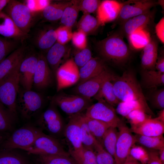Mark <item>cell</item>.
Masks as SVG:
<instances>
[{"label":"cell","mask_w":164,"mask_h":164,"mask_svg":"<svg viewBox=\"0 0 164 164\" xmlns=\"http://www.w3.org/2000/svg\"><path fill=\"white\" fill-rule=\"evenodd\" d=\"M111 82L115 94L120 102L136 101L149 108L133 70H127L121 76L115 75Z\"/></svg>","instance_id":"6da1fadb"},{"label":"cell","mask_w":164,"mask_h":164,"mask_svg":"<svg viewBox=\"0 0 164 164\" xmlns=\"http://www.w3.org/2000/svg\"><path fill=\"white\" fill-rule=\"evenodd\" d=\"M123 37L120 33H115L97 42V50L103 60L116 65L127 62L131 51Z\"/></svg>","instance_id":"7a4b0ae2"},{"label":"cell","mask_w":164,"mask_h":164,"mask_svg":"<svg viewBox=\"0 0 164 164\" xmlns=\"http://www.w3.org/2000/svg\"><path fill=\"white\" fill-rule=\"evenodd\" d=\"M43 132L38 127L27 125L16 130L0 145V149L24 150Z\"/></svg>","instance_id":"3957f363"},{"label":"cell","mask_w":164,"mask_h":164,"mask_svg":"<svg viewBox=\"0 0 164 164\" xmlns=\"http://www.w3.org/2000/svg\"><path fill=\"white\" fill-rule=\"evenodd\" d=\"M19 65L0 83V102L16 118V101L19 89Z\"/></svg>","instance_id":"277c9868"},{"label":"cell","mask_w":164,"mask_h":164,"mask_svg":"<svg viewBox=\"0 0 164 164\" xmlns=\"http://www.w3.org/2000/svg\"><path fill=\"white\" fill-rule=\"evenodd\" d=\"M43 102L39 93L31 90L19 89L16 101L17 110L23 118L29 119L41 110Z\"/></svg>","instance_id":"5b68a950"},{"label":"cell","mask_w":164,"mask_h":164,"mask_svg":"<svg viewBox=\"0 0 164 164\" xmlns=\"http://www.w3.org/2000/svg\"><path fill=\"white\" fill-rule=\"evenodd\" d=\"M51 104L39 117L36 124L43 131H46L49 135L58 139L63 136L66 125L55 105Z\"/></svg>","instance_id":"8992f818"},{"label":"cell","mask_w":164,"mask_h":164,"mask_svg":"<svg viewBox=\"0 0 164 164\" xmlns=\"http://www.w3.org/2000/svg\"><path fill=\"white\" fill-rule=\"evenodd\" d=\"M3 11L22 32L28 34L32 24L33 15L25 4L10 0Z\"/></svg>","instance_id":"52a82bcc"},{"label":"cell","mask_w":164,"mask_h":164,"mask_svg":"<svg viewBox=\"0 0 164 164\" xmlns=\"http://www.w3.org/2000/svg\"><path fill=\"white\" fill-rule=\"evenodd\" d=\"M25 151L29 154L70 156L64 149L58 139L43 132Z\"/></svg>","instance_id":"ba28073f"},{"label":"cell","mask_w":164,"mask_h":164,"mask_svg":"<svg viewBox=\"0 0 164 164\" xmlns=\"http://www.w3.org/2000/svg\"><path fill=\"white\" fill-rule=\"evenodd\" d=\"M52 103L70 116L82 113L92 104L91 99L78 95L63 93L54 96Z\"/></svg>","instance_id":"9c48e42d"},{"label":"cell","mask_w":164,"mask_h":164,"mask_svg":"<svg viewBox=\"0 0 164 164\" xmlns=\"http://www.w3.org/2000/svg\"><path fill=\"white\" fill-rule=\"evenodd\" d=\"M85 115L103 121L111 127L118 128L122 121L117 116L114 107L103 100L92 104L86 110Z\"/></svg>","instance_id":"30bf717a"},{"label":"cell","mask_w":164,"mask_h":164,"mask_svg":"<svg viewBox=\"0 0 164 164\" xmlns=\"http://www.w3.org/2000/svg\"><path fill=\"white\" fill-rule=\"evenodd\" d=\"M117 128L118 135L114 158L116 164H123L129 155L131 148L136 143V138L123 121Z\"/></svg>","instance_id":"8fae6325"},{"label":"cell","mask_w":164,"mask_h":164,"mask_svg":"<svg viewBox=\"0 0 164 164\" xmlns=\"http://www.w3.org/2000/svg\"><path fill=\"white\" fill-rule=\"evenodd\" d=\"M158 4V2L152 0H129L121 3L116 24L120 25L131 18L149 12Z\"/></svg>","instance_id":"7c38bea8"},{"label":"cell","mask_w":164,"mask_h":164,"mask_svg":"<svg viewBox=\"0 0 164 164\" xmlns=\"http://www.w3.org/2000/svg\"><path fill=\"white\" fill-rule=\"evenodd\" d=\"M115 75L107 67L101 73L84 82L73 88L75 94L91 99L97 93L103 83L112 79Z\"/></svg>","instance_id":"4fadbf2b"},{"label":"cell","mask_w":164,"mask_h":164,"mask_svg":"<svg viewBox=\"0 0 164 164\" xmlns=\"http://www.w3.org/2000/svg\"><path fill=\"white\" fill-rule=\"evenodd\" d=\"M55 74L57 80V91H59L78 81L79 69L73 59H70L60 66Z\"/></svg>","instance_id":"5bb4252c"},{"label":"cell","mask_w":164,"mask_h":164,"mask_svg":"<svg viewBox=\"0 0 164 164\" xmlns=\"http://www.w3.org/2000/svg\"><path fill=\"white\" fill-rule=\"evenodd\" d=\"M38 60V54L32 53L25 56L21 61L19 69V84L23 89L31 90Z\"/></svg>","instance_id":"9a60e30c"},{"label":"cell","mask_w":164,"mask_h":164,"mask_svg":"<svg viewBox=\"0 0 164 164\" xmlns=\"http://www.w3.org/2000/svg\"><path fill=\"white\" fill-rule=\"evenodd\" d=\"M53 74L45 56L42 53L38 54V60L33 77V85L38 90L45 88L52 83Z\"/></svg>","instance_id":"2e32d148"},{"label":"cell","mask_w":164,"mask_h":164,"mask_svg":"<svg viewBox=\"0 0 164 164\" xmlns=\"http://www.w3.org/2000/svg\"><path fill=\"white\" fill-rule=\"evenodd\" d=\"M79 113L70 116L63 133V136L68 143L69 149L74 151L80 150L83 148L81 139Z\"/></svg>","instance_id":"e0dca14e"},{"label":"cell","mask_w":164,"mask_h":164,"mask_svg":"<svg viewBox=\"0 0 164 164\" xmlns=\"http://www.w3.org/2000/svg\"><path fill=\"white\" fill-rule=\"evenodd\" d=\"M121 3L115 0L101 1L97 10V18L101 25L115 21L119 14Z\"/></svg>","instance_id":"ac0fdd59"},{"label":"cell","mask_w":164,"mask_h":164,"mask_svg":"<svg viewBox=\"0 0 164 164\" xmlns=\"http://www.w3.org/2000/svg\"><path fill=\"white\" fill-rule=\"evenodd\" d=\"M154 13L150 11L145 13L131 18L120 25V33L128 37L136 30L145 28L153 20Z\"/></svg>","instance_id":"d6986e66"},{"label":"cell","mask_w":164,"mask_h":164,"mask_svg":"<svg viewBox=\"0 0 164 164\" xmlns=\"http://www.w3.org/2000/svg\"><path fill=\"white\" fill-rule=\"evenodd\" d=\"M132 132L147 136H158L163 135L164 132V123L155 118L146 119L136 125H131Z\"/></svg>","instance_id":"ffe728a7"},{"label":"cell","mask_w":164,"mask_h":164,"mask_svg":"<svg viewBox=\"0 0 164 164\" xmlns=\"http://www.w3.org/2000/svg\"><path fill=\"white\" fill-rule=\"evenodd\" d=\"M25 54V48H19L0 63V83L20 64Z\"/></svg>","instance_id":"44dd1931"},{"label":"cell","mask_w":164,"mask_h":164,"mask_svg":"<svg viewBox=\"0 0 164 164\" xmlns=\"http://www.w3.org/2000/svg\"><path fill=\"white\" fill-rule=\"evenodd\" d=\"M0 35L3 37L16 40L23 39L28 34L22 32L5 12H0Z\"/></svg>","instance_id":"7402d4cb"},{"label":"cell","mask_w":164,"mask_h":164,"mask_svg":"<svg viewBox=\"0 0 164 164\" xmlns=\"http://www.w3.org/2000/svg\"><path fill=\"white\" fill-rule=\"evenodd\" d=\"M104 61L98 57H92L88 62L79 69V79L77 84L101 73L107 67Z\"/></svg>","instance_id":"603a6c76"},{"label":"cell","mask_w":164,"mask_h":164,"mask_svg":"<svg viewBox=\"0 0 164 164\" xmlns=\"http://www.w3.org/2000/svg\"><path fill=\"white\" fill-rule=\"evenodd\" d=\"M158 43L155 38L151 39L143 48L141 60L142 69L155 70V65L158 56Z\"/></svg>","instance_id":"cb8c5ba5"},{"label":"cell","mask_w":164,"mask_h":164,"mask_svg":"<svg viewBox=\"0 0 164 164\" xmlns=\"http://www.w3.org/2000/svg\"><path fill=\"white\" fill-rule=\"evenodd\" d=\"M67 48L65 45L56 42L47 51L46 58L54 74H55L63 59L67 55Z\"/></svg>","instance_id":"d4e9b609"},{"label":"cell","mask_w":164,"mask_h":164,"mask_svg":"<svg viewBox=\"0 0 164 164\" xmlns=\"http://www.w3.org/2000/svg\"><path fill=\"white\" fill-rule=\"evenodd\" d=\"M140 84L142 88L149 90L164 85V73L156 70L142 69Z\"/></svg>","instance_id":"484cf974"},{"label":"cell","mask_w":164,"mask_h":164,"mask_svg":"<svg viewBox=\"0 0 164 164\" xmlns=\"http://www.w3.org/2000/svg\"><path fill=\"white\" fill-rule=\"evenodd\" d=\"M113 78L106 80L103 83L94 97L97 101L103 100L114 107L117 106L120 101L116 96L114 91L111 82Z\"/></svg>","instance_id":"4316f807"},{"label":"cell","mask_w":164,"mask_h":164,"mask_svg":"<svg viewBox=\"0 0 164 164\" xmlns=\"http://www.w3.org/2000/svg\"><path fill=\"white\" fill-rule=\"evenodd\" d=\"M56 35L55 30L50 29L40 31L37 35L35 43L40 50H48L56 42Z\"/></svg>","instance_id":"83f0119b"},{"label":"cell","mask_w":164,"mask_h":164,"mask_svg":"<svg viewBox=\"0 0 164 164\" xmlns=\"http://www.w3.org/2000/svg\"><path fill=\"white\" fill-rule=\"evenodd\" d=\"M127 37L131 47L135 50L143 48L150 41L149 32L145 28L136 30Z\"/></svg>","instance_id":"f1b7e54d"},{"label":"cell","mask_w":164,"mask_h":164,"mask_svg":"<svg viewBox=\"0 0 164 164\" xmlns=\"http://www.w3.org/2000/svg\"><path fill=\"white\" fill-rule=\"evenodd\" d=\"M79 121L80 136L83 146L93 151L95 145L98 141L91 133L84 118V114L79 113Z\"/></svg>","instance_id":"f546056e"},{"label":"cell","mask_w":164,"mask_h":164,"mask_svg":"<svg viewBox=\"0 0 164 164\" xmlns=\"http://www.w3.org/2000/svg\"><path fill=\"white\" fill-rule=\"evenodd\" d=\"M70 3V1L50 3L42 11L43 15L50 21L60 19L64 10Z\"/></svg>","instance_id":"4dcf8cb0"},{"label":"cell","mask_w":164,"mask_h":164,"mask_svg":"<svg viewBox=\"0 0 164 164\" xmlns=\"http://www.w3.org/2000/svg\"><path fill=\"white\" fill-rule=\"evenodd\" d=\"M115 110L117 113L125 117L132 111L137 110L143 111L152 116L155 115L150 108H147L136 101L120 102Z\"/></svg>","instance_id":"1f68e13d"},{"label":"cell","mask_w":164,"mask_h":164,"mask_svg":"<svg viewBox=\"0 0 164 164\" xmlns=\"http://www.w3.org/2000/svg\"><path fill=\"white\" fill-rule=\"evenodd\" d=\"M68 152L77 164H98L94 151L84 147L78 151L69 149Z\"/></svg>","instance_id":"d6a6232c"},{"label":"cell","mask_w":164,"mask_h":164,"mask_svg":"<svg viewBox=\"0 0 164 164\" xmlns=\"http://www.w3.org/2000/svg\"><path fill=\"white\" fill-rule=\"evenodd\" d=\"M15 149H0V164H29L26 158Z\"/></svg>","instance_id":"836d02e7"},{"label":"cell","mask_w":164,"mask_h":164,"mask_svg":"<svg viewBox=\"0 0 164 164\" xmlns=\"http://www.w3.org/2000/svg\"><path fill=\"white\" fill-rule=\"evenodd\" d=\"M84 117L91 133L96 140L101 143L104 135L111 126L103 121L88 118L84 114Z\"/></svg>","instance_id":"e575fe53"},{"label":"cell","mask_w":164,"mask_h":164,"mask_svg":"<svg viewBox=\"0 0 164 164\" xmlns=\"http://www.w3.org/2000/svg\"><path fill=\"white\" fill-rule=\"evenodd\" d=\"M136 143L149 149L159 150L164 147L163 135L147 136L138 134L135 135Z\"/></svg>","instance_id":"d590c367"},{"label":"cell","mask_w":164,"mask_h":164,"mask_svg":"<svg viewBox=\"0 0 164 164\" xmlns=\"http://www.w3.org/2000/svg\"><path fill=\"white\" fill-rule=\"evenodd\" d=\"M79 11L76 0L70 1L65 8L60 19L62 26L72 28L75 23Z\"/></svg>","instance_id":"8d00e7d4"},{"label":"cell","mask_w":164,"mask_h":164,"mask_svg":"<svg viewBox=\"0 0 164 164\" xmlns=\"http://www.w3.org/2000/svg\"><path fill=\"white\" fill-rule=\"evenodd\" d=\"M101 25L97 18L90 14L84 13L78 22L77 26L78 30L87 35L94 32Z\"/></svg>","instance_id":"74e56055"},{"label":"cell","mask_w":164,"mask_h":164,"mask_svg":"<svg viewBox=\"0 0 164 164\" xmlns=\"http://www.w3.org/2000/svg\"><path fill=\"white\" fill-rule=\"evenodd\" d=\"M118 135L117 128L110 127L104 135L101 143L104 148L114 157Z\"/></svg>","instance_id":"f35d334b"},{"label":"cell","mask_w":164,"mask_h":164,"mask_svg":"<svg viewBox=\"0 0 164 164\" xmlns=\"http://www.w3.org/2000/svg\"><path fill=\"white\" fill-rule=\"evenodd\" d=\"M16 118L0 102V132H7L12 130Z\"/></svg>","instance_id":"ab89813d"},{"label":"cell","mask_w":164,"mask_h":164,"mask_svg":"<svg viewBox=\"0 0 164 164\" xmlns=\"http://www.w3.org/2000/svg\"><path fill=\"white\" fill-rule=\"evenodd\" d=\"M146 96L151 105L154 108L161 110L164 109V89L155 88L149 90Z\"/></svg>","instance_id":"60d3db41"},{"label":"cell","mask_w":164,"mask_h":164,"mask_svg":"<svg viewBox=\"0 0 164 164\" xmlns=\"http://www.w3.org/2000/svg\"><path fill=\"white\" fill-rule=\"evenodd\" d=\"M39 164H77L70 156L59 155H39Z\"/></svg>","instance_id":"b9f144b4"},{"label":"cell","mask_w":164,"mask_h":164,"mask_svg":"<svg viewBox=\"0 0 164 164\" xmlns=\"http://www.w3.org/2000/svg\"><path fill=\"white\" fill-rule=\"evenodd\" d=\"M93 151L98 164H116L113 156L104 148L99 142L96 143Z\"/></svg>","instance_id":"7bdbcfd3"},{"label":"cell","mask_w":164,"mask_h":164,"mask_svg":"<svg viewBox=\"0 0 164 164\" xmlns=\"http://www.w3.org/2000/svg\"><path fill=\"white\" fill-rule=\"evenodd\" d=\"M16 45L12 39L0 36V63L15 50Z\"/></svg>","instance_id":"ee69618b"},{"label":"cell","mask_w":164,"mask_h":164,"mask_svg":"<svg viewBox=\"0 0 164 164\" xmlns=\"http://www.w3.org/2000/svg\"><path fill=\"white\" fill-rule=\"evenodd\" d=\"M129 155L141 164H147L149 160L148 150L141 145H133L131 149Z\"/></svg>","instance_id":"f6af8a7d"},{"label":"cell","mask_w":164,"mask_h":164,"mask_svg":"<svg viewBox=\"0 0 164 164\" xmlns=\"http://www.w3.org/2000/svg\"><path fill=\"white\" fill-rule=\"evenodd\" d=\"M79 11L90 14L97 11L101 1L98 0H76Z\"/></svg>","instance_id":"bcb514c9"},{"label":"cell","mask_w":164,"mask_h":164,"mask_svg":"<svg viewBox=\"0 0 164 164\" xmlns=\"http://www.w3.org/2000/svg\"><path fill=\"white\" fill-rule=\"evenodd\" d=\"M57 39L56 42L65 45L71 40L73 32L72 28L62 26L55 29Z\"/></svg>","instance_id":"7dc6e473"},{"label":"cell","mask_w":164,"mask_h":164,"mask_svg":"<svg viewBox=\"0 0 164 164\" xmlns=\"http://www.w3.org/2000/svg\"><path fill=\"white\" fill-rule=\"evenodd\" d=\"M125 118L127 119L131 125H134L139 124L146 119L152 118V116L143 111L137 110L130 112Z\"/></svg>","instance_id":"c3c4849f"},{"label":"cell","mask_w":164,"mask_h":164,"mask_svg":"<svg viewBox=\"0 0 164 164\" xmlns=\"http://www.w3.org/2000/svg\"><path fill=\"white\" fill-rule=\"evenodd\" d=\"M92 58L91 51L89 49L86 48L80 50V51L77 53L73 60L75 64L79 69Z\"/></svg>","instance_id":"681fc988"},{"label":"cell","mask_w":164,"mask_h":164,"mask_svg":"<svg viewBox=\"0 0 164 164\" xmlns=\"http://www.w3.org/2000/svg\"><path fill=\"white\" fill-rule=\"evenodd\" d=\"M87 35L78 30L73 32L71 40L73 45L80 50L87 48Z\"/></svg>","instance_id":"f907efd6"},{"label":"cell","mask_w":164,"mask_h":164,"mask_svg":"<svg viewBox=\"0 0 164 164\" xmlns=\"http://www.w3.org/2000/svg\"><path fill=\"white\" fill-rule=\"evenodd\" d=\"M157 36L161 42L164 43V18H162L156 25L155 27Z\"/></svg>","instance_id":"816d5d0a"},{"label":"cell","mask_w":164,"mask_h":164,"mask_svg":"<svg viewBox=\"0 0 164 164\" xmlns=\"http://www.w3.org/2000/svg\"><path fill=\"white\" fill-rule=\"evenodd\" d=\"M147 150L149 155V160L147 164H163L159 159L158 150Z\"/></svg>","instance_id":"f5cc1de1"},{"label":"cell","mask_w":164,"mask_h":164,"mask_svg":"<svg viewBox=\"0 0 164 164\" xmlns=\"http://www.w3.org/2000/svg\"><path fill=\"white\" fill-rule=\"evenodd\" d=\"M155 70L160 72L164 73V54L158 56L155 65Z\"/></svg>","instance_id":"db71d44e"},{"label":"cell","mask_w":164,"mask_h":164,"mask_svg":"<svg viewBox=\"0 0 164 164\" xmlns=\"http://www.w3.org/2000/svg\"><path fill=\"white\" fill-rule=\"evenodd\" d=\"M37 10L43 11L50 4V1L48 0H36Z\"/></svg>","instance_id":"11a10c76"},{"label":"cell","mask_w":164,"mask_h":164,"mask_svg":"<svg viewBox=\"0 0 164 164\" xmlns=\"http://www.w3.org/2000/svg\"><path fill=\"white\" fill-rule=\"evenodd\" d=\"M25 4L29 9L33 12L37 11V6L36 0H27Z\"/></svg>","instance_id":"9f6ffc18"},{"label":"cell","mask_w":164,"mask_h":164,"mask_svg":"<svg viewBox=\"0 0 164 164\" xmlns=\"http://www.w3.org/2000/svg\"><path fill=\"white\" fill-rule=\"evenodd\" d=\"M123 164H141L130 155L127 157Z\"/></svg>","instance_id":"6f0895ef"},{"label":"cell","mask_w":164,"mask_h":164,"mask_svg":"<svg viewBox=\"0 0 164 164\" xmlns=\"http://www.w3.org/2000/svg\"><path fill=\"white\" fill-rule=\"evenodd\" d=\"M9 135L7 132H0V145Z\"/></svg>","instance_id":"680465c9"},{"label":"cell","mask_w":164,"mask_h":164,"mask_svg":"<svg viewBox=\"0 0 164 164\" xmlns=\"http://www.w3.org/2000/svg\"><path fill=\"white\" fill-rule=\"evenodd\" d=\"M155 118L164 123V109L160 110L158 113V116Z\"/></svg>","instance_id":"91938a15"},{"label":"cell","mask_w":164,"mask_h":164,"mask_svg":"<svg viewBox=\"0 0 164 164\" xmlns=\"http://www.w3.org/2000/svg\"><path fill=\"white\" fill-rule=\"evenodd\" d=\"M158 151L159 159L162 163L164 164V147Z\"/></svg>","instance_id":"94428289"},{"label":"cell","mask_w":164,"mask_h":164,"mask_svg":"<svg viewBox=\"0 0 164 164\" xmlns=\"http://www.w3.org/2000/svg\"><path fill=\"white\" fill-rule=\"evenodd\" d=\"M10 0H0V12H2Z\"/></svg>","instance_id":"6125c7cd"}]
</instances>
